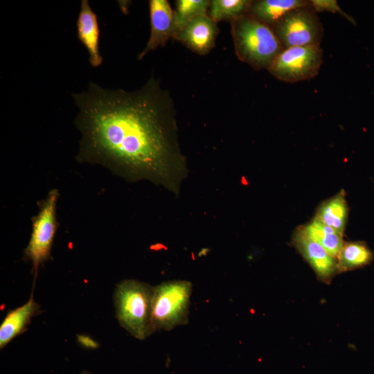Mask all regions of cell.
I'll use <instances>...</instances> for the list:
<instances>
[{
	"mask_svg": "<svg viewBox=\"0 0 374 374\" xmlns=\"http://www.w3.org/2000/svg\"><path fill=\"white\" fill-rule=\"evenodd\" d=\"M233 32L240 57L256 68H268L284 48L273 29L252 15L237 17Z\"/></svg>",
	"mask_w": 374,
	"mask_h": 374,
	"instance_id": "cell-3",
	"label": "cell"
},
{
	"mask_svg": "<svg viewBox=\"0 0 374 374\" xmlns=\"http://www.w3.org/2000/svg\"><path fill=\"white\" fill-rule=\"evenodd\" d=\"M292 242L318 278L323 282H330L337 272L336 258L330 255L320 244L308 236L301 226L295 231Z\"/></svg>",
	"mask_w": 374,
	"mask_h": 374,
	"instance_id": "cell-8",
	"label": "cell"
},
{
	"mask_svg": "<svg viewBox=\"0 0 374 374\" xmlns=\"http://www.w3.org/2000/svg\"><path fill=\"white\" fill-rule=\"evenodd\" d=\"M250 1L213 0L211 3L210 15L216 22L226 19L238 17L250 8Z\"/></svg>",
	"mask_w": 374,
	"mask_h": 374,
	"instance_id": "cell-18",
	"label": "cell"
},
{
	"mask_svg": "<svg viewBox=\"0 0 374 374\" xmlns=\"http://www.w3.org/2000/svg\"><path fill=\"white\" fill-rule=\"evenodd\" d=\"M81 133L76 159L130 181L146 179L178 194L187 176L170 93L153 75L139 89H107L89 82L71 94Z\"/></svg>",
	"mask_w": 374,
	"mask_h": 374,
	"instance_id": "cell-1",
	"label": "cell"
},
{
	"mask_svg": "<svg viewBox=\"0 0 374 374\" xmlns=\"http://www.w3.org/2000/svg\"><path fill=\"white\" fill-rule=\"evenodd\" d=\"M217 33L215 21L203 14L190 21L176 37L196 52L205 53L213 46Z\"/></svg>",
	"mask_w": 374,
	"mask_h": 374,
	"instance_id": "cell-11",
	"label": "cell"
},
{
	"mask_svg": "<svg viewBox=\"0 0 374 374\" xmlns=\"http://www.w3.org/2000/svg\"><path fill=\"white\" fill-rule=\"evenodd\" d=\"M78 341L81 345H82L85 348H96L98 347L97 342L87 335H78Z\"/></svg>",
	"mask_w": 374,
	"mask_h": 374,
	"instance_id": "cell-20",
	"label": "cell"
},
{
	"mask_svg": "<svg viewBox=\"0 0 374 374\" xmlns=\"http://www.w3.org/2000/svg\"><path fill=\"white\" fill-rule=\"evenodd\" d=\"M191 294L192 284L187 280L167 281L153 287L152 332L169 331L186 324Z\"/></svg>",
	"mask_w": 374,
	"mask_h": 374,
	"instance_id": "cell-4",
	"label": "cell"
},
{
	"mask_svg": "<svg viewBox=\"0 0 374 374\" xmlns=\"http://www.w3.org/2000/svg\"><path fill=\"white\" fill-rule=\"evenodd\" d=\"M373 253L366 243L362 241L344 242L336 260L338 271H350L368 265Z\"/></svg>",
	"mask_w": 374,
	"mask_h": 374,
	"instance_id": "cell-15",
	"label": "cell"
},
{
	"mask_svg": "<svg viewBox=\"0 0 374 374\" xmlns=\"http://www.w3.org/2000/svg\"><path fill=\"white\" fill-rule=\"evenodd\" d=\"M310 5L312 9L317 12H337L346 17L350 21L355 23L353 19L345 13L335 0H310Z\"/></svg>",
	"mask_w": 374,
	"mask_h": 374,
	"instance_id": "cell-19",
	"label": "cell"
},
{
	"mask_svg": "<svg viewBox=\"0 0 374 374\" xmlns=\"http://www.w3.org/2000/svg\"><path fill=\"white\" fill-rule=\"evenodd\" d=\"M310 6L304 0H262L251 3L253 17L269 25H274L287 12L301 7Z\"/></svg>",
	"mask_w": 374,
	"mask_h": 374,
	"instance_id": "cell-14",
	"label": "cell"
},
{
	"mask_svg": "<svg viewBox=\"0 0 374 374\" xmlns=\"http://www.w3.org/2000/svg\"><path fill=\"white\" fill-rule=\"evenodd\" d=\"M272 29L284 48L320 45L323 35L321 22L311 5L287 12Z\"/></svg>",
	"mask_w": 374,
	"mask_h": 374,
	"instance_id": "cell-7",
	"label": "cell"
},
{
	"mask_svg": "<svg viewBox=\"0 0 374 374\" xmlns=\"http://www.w3.org/2000/svg\"><path fill=\"white\" fill-rule=\"evenodd\" d=\"M348 215V206L345 193L341 190L320 204L314 218L344 234Z\"/></svg>",
	"mask_w": 374,
	"mask_h": 374,
	"instance_id": "cell-13",
	"label": "cell"
},
{
	"mask_svg": "<svg viewBox=\"0 0 374 374\" xmlns=\"http://www.w3.org/2000/svg\"><path fill=\"white\" fill-rule=\"evenodd\" d=\"M39 312V305L34 301L33 294L24 305L9 311L0 326L1 349L24 332L31 319Z\"/></svg>",
	"mask_w": 374,
	"mask_h": 374,
	"instance_id": "cell-12",
	"label": "cell"
},
{
	"mask_svg": "<svg viewBox=\"0 0 374 374\" xmlns=\"http://www.w3.org/2000/svg\"><path fill=\"white\" fill-rule=\"evenodd\" d=\"M150 35L145 48L138 56L141 60L148 53L163 46L173 36L174 13L167 0L149 1Z\"/></svg>",
	"mask_w": 374,
	"mask_h": 374,
	"instance_id": "cell-9",
	"label": "cell"
},
{
	"mask_svg": "<svg viewBox=\"0 0 374 374\" xmlns=\"http://www.w3.org/2000/svg\"><path fill=\"white\" fill-rule=\"evenodd\" d=\"M58 197V190H51L39 203V212L32 220V232L24 256L31 262L35 276L39 266L50 258L58 224L56 220Z\"/></svg>",
	"mask_w": 374,
	"mask_h": 374,
	"instance_id": "cell-5",
	"label": "cell"
},
{
	"mask_svg": "<svg viewBox=\"0 0 374 374\" xmlns=\"http://www.w3.org/2000/svg\"><path fill=\"white\" fill-rule=\"evenodd\" d=\"M77 35L89 53V62L93 67L103 62L99 51L100 30L96 14L91 9L87 0H82L77 19Z\"/></svg>",
	"mask_w": 374,
	"mask_h": 374,
	"instance_id": "cell-10",
	"label": "cell"
},
{
	"mask_svg": "<svg viewBox=\"0 0 374 374\" xmlns=\"http://www.w3.org/2000/svg\"><path fill=\"white\" fill-rule=\"evenodd\" d=\"M210 1L207 0H179L174 13L173 36L176 37L184 27L199 15L206 14Z\"/></svg>",
	"mask_w": 374,
	"mask_h": 374,
	"instance_id": "cell-17",
	"label": "cell"
},
{
	"mask_svg": "<svg viewBox=\"0 0 374 374\" xmlns=\"http://www.w3.org/2000/svg\"><path fill=\"white\" fill-rule=\"evenodd\" d=\"M153 287L126 279L116 287L114 301L121 326L134 337L143 340L153 333L151 325Z\"/></svg>",
	"mask_w": 374,
	"mask_h": 374,
	"instance_id": "cell-2",
	"label": "cell"
},
{
	"mask_svg": "<svg viewBox=\"0 0 374 374\" xmlns=\"http://www.w3.org/2000/svg\"><path fill=\"white\" fill-rule=\"evenodd\" d=\"M323 63L320 45L283 48L267 68L280 80L294 83L315 77Z\"/></svg>",
	"mask_w": 374,
	"mask_h": 374,
	"instance_id": "cell-6",
	"label": "cell"
},
{
	"mask_svg": "<svg viewBox=\"0 0 374 374\" xmlns=\"http://www.w3.org/2000/svg\"><path fill=\"white\" fill-rule=\"evenodd\" d=\"M301 227L308 236L320 244L330 255L337 258L344 244L343 234L316 218Z\"/></svg>",
	"mask_w": 374,
	"mask_h": 374,
	"instance_id": "cell-16",
	"label": "cell"
}]
</instances>
